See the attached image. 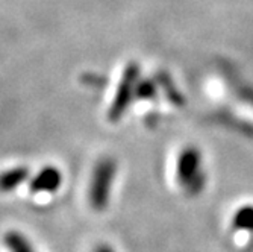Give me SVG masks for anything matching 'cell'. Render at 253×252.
Here are the masks:
<instances>
[{
    "label": "cell",
    "mask_w": 253,
    "mask_h": 252,
    "mask_svg": "<svg viewBox=\"0 0 253 252\" xmlns=\"http://www.w3.org/2000/svg\"><path fill=\"white\" fill-rule=\"evenodd\" d=\"M29 176V169L26 166H15L11 169H6L0 173V192L2 193H11L14 192L20 184H23Z\"/></svg>",
    "instance_id": "5"
},
{
    "label": "cell",
    "mask_w": 253,
    "mask_h": 252,
    "mask_svg": "<svg viewBox=\"0 0 253 252\" xmlns=\"http://www.w3.org/2000/svg\"><path fill=\"white\" fill-rule=\"evenodd\" d=\"M177 179L190 195H197L205 186V172H202V153L196 148L183 149L177 158Z\"/></svg>",
    "instance_id": "2"
},
{
    "label": "cell",
    "mask_w": 253,
    "mask_h": 252,
    "mask_svg": "<svg viewBox=\"0 0 253 252\" xmlns=\"http://www.w3.org/2000/svg\"><path fill=\"white\" fill-rule=\"evenodd\" d=\"M62 173L53 166H47L40 170L31 182L32 193H53L61 187Z\"/></svg>",
    "instance_id": "4"
},
{
    "label": "cell",
    "mask_w": 253,
    "mask_h": 252,
    "mask_svg": "<svg viewBox=\"0 0 253 252\" xmlns=\"http://www.w3.org/2000/svg\"><path fill=\"white\" fill-rule=\"evenodd\" d=\"M3 243L8 252H37L31 245V242L26 239V236L18 231L6 233L3 237Z\"/></svg>",
    "instance_id": "6"
},
{
    "label": "cell",
    "mask_w": 253,
    "mask_h": 252,
    "mask_svg": "<svg viewBox=\"0 0 253 252\" xmlns=\"http://www.w3.org/2000/svg\"><path fill=\"white\" fill-rule=\"evenodd\" d=\"M94 252H116V251H114L109 245H99V246L94 249Z\"/></svg>",
    "instance_id": "9"
},
{
    "label": "cell",
    "mask_w": 253,
    "mask_h": 252,
    "mask_svg": "<svg viewBox=\"0 0 253 252\" xmlns=\"http://www.w3.org/2000/svg\"><path fill=\"white\" fill-rule=\"evenodd\" d=\"M117 173V163L111 156L100 158L93 169L88 189V201L91 208L96 211H103L108 203L112 190V182Z\"/></svg>",
    "instance_id": "1"
},
{
    "label": "cell",
    "mask_w": 253,
    "mask_h": 252,
    "mask_svg": "<svg viewBox=\"0 0 253 252\" xmlns=\"http://www.w3.org/2000/svg\"><path fill=\"white\" fill-rule=\"evenodd\" d=\"M155 96V87L150 81H140L136 87V98L149 99Z\"/></svg>",
    "instance_id": "8"
},
{
    "label": "cell",
    "mask_w": 253,
    "mask_h": 252,
    "mask_svg": "<svg viewBox=\"0 0 253 252\" xmlns=\"http://www.w3.org/2000/svg\"><path fill=\"white\" fill-rule=\"evenodd\" d=\"M232 226L237 231H253V205L238 208L232 217Z\"/></svg>",
    "instance_id": "7"
},
{
    "label": "cell",
    "mask_w": 253,
    "mask_h": 252,
    "mask_svg": "<svg viewBox=\"0 0 253 252\" xmlns=\"http://www.w3.org/2000/svg\"><path fill=\"white\" fill-rule=\"evenodd\" d=\"M138 84H140V67H138V64L132 62L126 68L123 79H122V84L117 90V95H116V98H114L112 106L109 109L108 117L111 122H116L123 116V112L129 106L132 98L136 96Z\"/></svg>",
    "instance_id": "3"
}]
</instances>
